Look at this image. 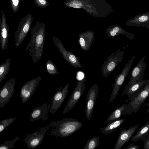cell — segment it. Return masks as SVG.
<instances>
[{"mask_svg":"<svg viewBox=\"0 0 149 149\" xmlns=\"http://www.w3.org/2000/svg\"><path fill=\"white\" fill-rule=\"evenodd\" d=\"M64 4L69 8H82L97 17L107 16L113 11L110 5L104 0H67Z\"/></svg>","mask_w":149,"mask_h":149,"instance_id":"obj_1","label":"cell"},{"mask_svg":"<svg viewBox=\"0 0 149 149\" xmlns=\"http://www.w3.org/2000/svg\"><path fill=\"white\" fill-rule=\"evenodd\" d=\"M31 37L25 49L28 51L34 63L41 58L45 37V27L43 23L37 22L31 31Z\"/></svg>","mask_w":149,"mask_h":149,"instance_id":"obj_2","label":"cell"},{"mask_svg":"<svg viewBox=\"0 0 149 149\" xmlns=\"http://www.w3.org/2000/svg\"><path fill=\"white\" fill-rule=\"evenodd\" d=\"M50 125L51 128L50 134L56 138L69 136L82 127L81 122L69 117L60 120L51 121Z\"/></svg>","mask_w":149,"mask_h":149,"instance_id":"obj_3","label":"cell"},{"mask_svg":"<svg viewBox=\"0 0 149 149\" xmlns=\"http://www.w3.org/2000/svg\"><path fill=\"white\" fill-rule=\"evenodd\" d=\"M33 21V17L31 13L28 14L20 20L14 35L16 47L22 43L27 36Z\"/></svg>","mask_w":149,"mask_h":149,"instance_id":"obj_4","label":"cell"},{"mask_svg":"<svg viewBox=\"0 0 149 149\" xmlns=\"http://www.w3.org/2000/svg\"><path fill=\"white\" fill-rule=\"evenodd\" d=\"M149 94V84L144 86L143 89L136 96L127 103L122 115H130L133 112L136 113Z\"/></svg>","mask_w":149,"mask_h":149,"instance_id":"obj_5","label":"cell"},{"mask_svg":"<svg viewBox=\"0 0 149 149\" xmlns=\"http://www.w3.org/2000/svg\"><path fill=\"white\" fill-rule=\"evenodd\" d=\"M125 54L124 50L118 49L112 53L103 63L101 67L102 75L107 78L118 63L121 61Z\"/></svg>","mask_w":149,"mask_h":149,"instance_id":"obj_6","label":"cell"},{"mask_svg":"<svg viewBox=\"0 0 149 149\" xmlns=\"http://www.w3.org/2000/svg\"><path fill=\"white\" fill-rule=\"evenodd\" d=\"M134 56L127 63L122 70L121 72L116 76L114 84L112 85L113 90L109 100L111 103L115 99L118 94L120 88L123 85L126 77L131 68L133 61L135 58Z\"/></svg>","mask_w":149,"mask_h":149,"instance_id":"obj_7","label":"cell"},{"mask_svg":"<svg viewBox=\"0 0 149 149\" xmlns=\"http://www.w3.org/2000/svg\"><path fill=\"white\" fill-rule=\"evenodd\" d=\"M146 57V56L143 57L132 70L130 79L122 94V96L125 94L132 85L143 79L145 75L144 72L147 65L144 61Z\"/></svg>","mask_w":149,"mask_h":149,"instance_id":"obj_8","label":"cell"},{"mask_svg":"<svg viewBox=\"0 0 149 149\" xmlns=\"http://www.w3.org/2000/svg\"><path fill=\"white\" fill-rule=\"evenodd\" d=\"M50 127V124L45 126L27 135L24 141L28 148L34 149L41 144L46 132Z\"/></svg>","mask_w":149,"mask_h":149,"instance_id":"obj_9","label":"cell"},{"mask_svg":"<svg viewBox=\"0 0 149 149\" xmlns=\"http://www.w3.org/2000/svg\"><path fill=\"white\" fill-rule=\"evenodd\" d=\"M85 78L78 81L73 91L70 96L63 111V114H65L73 109L82 95L85 88Z\"/></svg>","mask_w":149,"mask_h":149,"instance_id":"obj_10","label":"cell"},{"mask_svg":"<svg viewBox=\"0 0 149 149\" xmlns=\"http://www.w3.org/2000/svg\"><path fill=\"white\" fill-rule=\"evenodd\" d=\"M41 80V77L38 76L29 80L22 86L20 93V97L22 103H25L31 98L36 91Z\"/></svg>","mask_w":149,"mask_h":149,"instance_id":"obj_11","label":"cell"},{"mask_svg":"<svg viewBox=\"0 0 149 149\" xmlns=\"http://www.w3.org/2000/svg\"><path fill=\"white\" fill-rule=\"evenodd\" d=\"M53 41L63 57L69 63L75 68H82L78 57L73 53L67 50L59 38L54 36L53 37Z\"/></svg>","mask_w":149,"mask_h":149,"instance_id":"obj_12","label":"cell"},{"mask_svg":"<svg viewBox=\"0 0 149 149\" xmlns=\"http://www.w3.org/2000/svg\"><path fill=\"white\" fill-rule=\"evenodd\" d=\"M99 87L97 84H93L89 89L86 95V102L85 113L87 119L90 120L98 95Z\"/></svg>","mask_w":149,"mask_h":149,"instance_id":"obj_13","label":"cell"},{"mask_svg":"<svg viewBox=\"0 0 149 149\" xmlns=\"http://www.w3.org/2000/svg\"><path fill=\"white\" fill-rule=\"evenodd\" d=\"M69 85V83H68L63 89L62 87H61L54 95L50 108L52 114L56 112L61 106L67 96Z\"/></svg>","mask_w":149,"mask_h":149,"instance_id":"obj_14","label":"cell"},{"mask_svg":"<svg viewBox=\"0 0 149 149\" xmlns=\"http://www.w3.org/2000/svg\"><path fill=\"white\" fill-rule=\"evenodd\" d=\"M15 80L10 79L3 86L0 91V108L3 107L9 101L15 91Z\"/></svg>","mask_w":149,"mask_h":149,"instance_id":"obj_15","label":"cell"},{"mask_svg":"<svg viewBox=\"0 0 149 149\" xmlns=\"http://www.w3.org/2000/svg\"><path fill=\"white\" fill-rule=\"evenodd\" d=\"M50 107V104L43 103L40 106L36 107L33 109L30 114V121L33 122L41 120H47Z\"/></svg>","mask_w":149,"mask_h":149,"instance_id":"obj_16","label":"cell"},{"mask_svg":"<svg viewBox=\"0 0 149 149\" xmlns=\"http://www.w3.org/2000/svg\"><path fill=\"white\" fill-rule=\"evenodd\" d=\"M139 125V124H136L128 130L123 129L118 136L114 149L121 148L131 138Z\"/></svg>","mask_w":149,"mask_h":149,"instance_id":"obj_17","label":"cell"},{"mask_svg":"<svg viewBox=\"0 0 149 149\" xmlns=\"http://www.w3.org/2000/svg\"><path fill=\"white\" fill-rule=\"evenodd\" d=\"M78 36V42L80 48L86 51L88 50L95 38L94 32L88 30L79 33Z\"/></svg>","mask_w":149,"mask_h":149,"instance_id":"obj_18","label":"cell"},{"mask_svg":"<svg viewBox=\"0 0 149 149\" xmlns=\"http://www.w3.org/2000/svg\"><path fill=\"white\" fill-rule=\"evenodd\" d=\"M2 17V23L0 33V43L2 51L7 49L8 38L9 37V27L7 24L5 14L3 10H1Z\"/></svg>","mask_w":149,"mask_h":149,"instance_id":"obj_19","label":"cell"},{"mask_svg":"<svg viewBox=\"0 0 149 149\" xmlns=\"http://www.w3.org/2000/svg\"><path fill=\"white\" fill-rule=\"evenodd\" d=\"M127 26H142L149 29V13L139 14L124 23Z\"/></svg>","mask_w":149,"mask_h":149,"instance_id":"obj_20","label":"cell"},{"mask_svg":"<svg viewBox=\"0 0 149 149\" xmlns=\"http://www.w3.org/2000/svg\"><path fill=\"white\" fill-rule=\"evenodd\" d=\"M105 32L107 36L113 38H114L115 36L118 35H123L132 40L134 39L135 36L134 34L126 31L117 24L107 28Z\"/></svg>","mask_w":149,"mask_h":149,"instance_id":"obj_21","label":"cell"},{"mask_svg":"<svg viewBox=\"0 0 149 149\" xmlns=\"http://www.w3.org/2000/svg\"><path fill=\"white\" fill-rule=\"evenodd\" d=\"M148 84H149V80H141L132 85L125 94L129 97L125 102L127 103L136 96L143 89L144 86Z\"/></svg>","mask_w":149,"mask_h":149,"instance_id":"obj_22","label":"cell"},{"mask_svg":"<svg viewBox=\"0 0 149 149\" xmlns=\"http://www.w3.org/2000/svg\"><path fill=\"white\" fill-rule=\"evenodd\" d=\"M149 121L140 127L135 135L131 137V140L133 143L138 141L145 139L149 135Z\"/></svg>","mask_w":149,"mask_h":149,"instance_id":"obj_23","label":"cell"},{"mask_svg":"<svg viewBox=\"0 0 149 149\" xmlns=\"http://www.w3.org/2000/svg\"><path fill=\"white\" fill-rule=\"evenodd\" d=\"M125 120V118H120L109 123L104 127L101 128L100 130L102 133L107 135L119 127Z\"/></svg>","mask_w":149,"mask_h":149,"instance_id":"obj_24","label":"cell"},{"mask_svg":"<svg viewBox=\"0 0 149 149\" xmlns=\"http://www.w3.org/2000/svg\"><path fill=\"white\" fill-rule=\"evenodd\" d=\"M127 104V103H123L121 106L114 110L109 114L107 120L109 123L120 118Z\"/></svg>","mask_w":149,"mask_h":149,"instance_id":"obj_25","label":"cell"},{"mask_svg":"<svg viewBox=\"0 0 149 149\" xmlns=\"http://www.w3.org/2000/svg\"><path fill=\"white\" fill-rule=\"evenodd\" d=\"M10 64V59L8 58L0 65V84L9 72Z\"/></svg>","mask_w":149,"mask_h":149,"instance_id":"obj_26","label":"cell"},{"mask_svg":"<svg viewBox=\"0 0 149 149\" xmlns=\"http://www.w3.org/2000/svg\"><path fill=\"white\" fill-rule=\"evenodd\" d=\"M99 145V137L93 136L88 140L84 148V149H94L98 146Z\"/></svg>","mask_w":149,"mask_h":149,"instance_id":"obj_27","label":"cell"},{"mask_svg":"<svg viewBox=\"0 0 149 149\" xmlns=\"http://www.w3.org/2000/svg\"><path fill=\"white\" fill-rule=\"evenodd\" d=\"M47 70L48 74L51 75H54L59 74L58 71L56 66L50 59L47 60L46 63Z\"/></svg>","mask_w":149,"mask_h":149,"instance_id":"obj_28","label":"cell"},{"mask_svg":"<svg viewBox=\"0 0 149 149\" xmlns=\"http://www.w3.org/2000/svg\"><path fill=\"white\" fill-rule=\"evenodd\" d=\"M20 138L17 136L12 140L6 141L3 144H0V149H9L13 148L15 142Z\"/></svg>","mask_w":149,"mask_h":149,"instance_id":"obj_29","label":"cell"},{"mask_svg":"<svg viewBox=\"0 0 149 149\" xmlns=\"http://www.w3.org/2000/svg\"><path fill=\"white\" fill-rule=\"evenodd\" d=\"M16 118H10L1 120H0V132L11 124L16 120Z\"/></svg>","mask_w":149,"mask_h":149,"instance_id":"obj_30","label":"cell"},{"mask_svg":"<svg viewBox=\"0 0 149 149\" xmlns=\"http://www.w3.org/2000/svg\"><path fill=\"white\" fill-rule=\"evenodd\" d=\"M21 0H10V3L14 13H16L19 9L20 3Z\"/></svg>","mask_w":149,"mask_h":149,"instance_id":"obj_31","label":"cell"},{"mask_svg":"<svg viewBox=\"0 0 149 149\" xmlns=\"http://www.w3.org/2000/svg\"><path fill=\"white\" fill-rule=\"evenodd\" d=\"M35 4L38 7L44 8L47 7L49 3L46 0H34Z\"/></svg>","mask_w":149,"mask_h":149,"instance_id":"obj_32","label":"cell"},{"mask_svg":"<svg viewBox=\"0 0 149 149\" xmlns=\"http://www.w3.org/2000/svg\"><path fill=\"white\" fill-rule=\"evenodd\" d=\"M140 146L136 145L134 144L133 143H130L125 149H139Z\"/></svg>","mask_w":149,"mask_h":149,"instance_id":"obj_33","label":"cell"},{"mask_svg":"<svg viewBox=\"0 0 149 149\" xmlns=\"http://www.w3.org/2000/svg\"><path fill=\"white\" fill-rule=\"evenodd\" d=\"M143 143H144L143 148L144 149H149V135L145 140Z\"/></svg>","mask_w":149,"mask_h":149,"instance_id":"obj_34","label":"cell"},{"mask_svg":"<svg viewBox=\"0 0 149 149\" xmlns=\"http://www.w3.org/2000/svg\"><path fill=\"white\" fill-rule=\"evenodd\" d=\"M1 23H2V21H1V17H0V33L1 32Z\"/></svg>","mask_w":149,"mask_h":149,"instance_id":"obj_35","label":"cell"}]
</instances>
